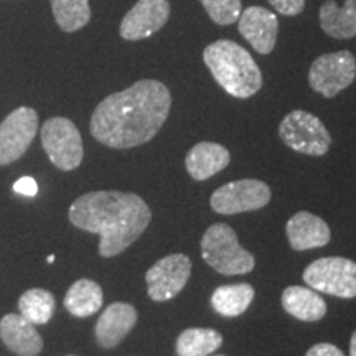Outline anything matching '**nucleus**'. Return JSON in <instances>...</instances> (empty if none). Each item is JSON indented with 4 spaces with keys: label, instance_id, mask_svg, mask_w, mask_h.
I'll use <instances>...</instances> for the list:
<instances>
[{
    "label": "nucleus",
    "instance_id": "cd10ccee",
    "mask_svg": "<svg viewBox=\"0 0 356 356\" xmlns=\"http://www.w3.org/2000/svg\"><path fill=\"white\" fill-rule=\"evenodd\" d=\"M305 356H345L338 346L332 343H317L307 351Z\"/></svg>",
    "mask_w": 356,
    "mask_h": 356
},
{
    "label": "nucleus",
    "instance_id": "aec40b11",
    "mask_svg": "<svg viewBox=\"0 0 356 356\" xmlns=\"http://www.w3.org/2000/svg\"><path fill=\"white\" fill-rule=\"evenodd\" d=\"M104 296L97 282L91 279H79L68 289L65 296V307L71 315L86 318L95 315L102 307Z\"/></svg>",
    "mask_w": 356,
    "mask_h": 356
},
{
    "label": "nucleus",
    "instance_id": "0eeeda50",
    "mask_svg": "<svg viewBox=\"0 0 356 356\" xmlns=\"http://www.w3.org/2000/svg\"><path fill=\"white\" fill-rule=\"evenodd\" d=\"M42 145L50 162L60 170L70 172L81 165L84 155L81 134L70 119H48L42 127Z\"/></svg>",
    "mask_w": 356,
    "mask_h": 356
},
{
    "label": "nucleus",
    "instance_id": "412c9836",
    "mask_svg": "<svg viewBox=\"0 0 356 356\" xmlns=\"http://www.w3.org/2000/svg\"><path fill=\"white\" fill-rule=\"evenodd\" d=\"M254 300V287L249 284L221 286L211 293V305L222 317H239Z\"/></svg>",
    "mask_w": 356,
    "mask_h": 356
},
{
    "label": "nucleus",
    "instance_id": "c756f323",
    "mask_svg": "<svg viewBox=\"0 0 356 356\" xmlns=\"http://www.w3.org/2000/svg\"><path fill=\"white\" fill-rule=\"evenodd\" d=\"M48 262H50V264H51V262H55V256H48V259H47Z\"/></svg>",
    "mask_w": 356,
    "mask_h": 356
},
{
    "label": "nucleus",
    "instance_id": "39448f33",
    "mask_svg": "<svg viewBox=\"0 0 356 356\" xmlns=\"http://www.w3.org/2000/svg\"><path fill=\"white\" fill-rule=\"evenodd\" d=\"M279 136L284 144L296 152L320 157L328 152L332 145V136L317 115L307 111L296 109L282 119L279 126Z\"/></svg>",
    "mask_w": 356,
    "mask_h": 356
},
{
    "label": "nucleus",
    "instance_id": "4468645a",
    "mask_svg": "<svg viewBox=\"0 0 356 356\" xmlns=\"http://www.w3.org/2000/svg\"><path fill=\"white\" fill-rule=\"evenodd\" d=\"M137 323L136 307L126 302H114L102 312L95 327L97 343L102 348H114L126 338Z\"/></svg>",
    "mask_w": 356,
    "mask_h": 356
},
{
    "label": "nucleus",
    "instance_id": "9d476101",
    "mask_svg": "<svg viewBox=\"0 0 356 356\" xmlns=\"http://www.w3.org/2000/svg\"><path fill=\"white\" fill-rule=\"evenodd\" d=\"M38 132V114L32 108H19L0 122V165L19 160Z\"/></svg>",
    "mask_w": 356,
    "mask_h": 356
},
{
    "label": "nucleus",
    "instance_id": "a878e982",
    "mask_svg": "<svg viewBox=\"0 0 356 356\" xmlns=\"http://www.w3.org/2000/svg\"><path fill=\"white\" fill-rule=\"evenodd\" d=\"M274 10L286 17H297L304 12L305 0H269Z\"/></svg>",
    "mask_w": 356,
    "mask_h": 356
},
{
    "label": "nucleus",
    "instance_id": "f257e3e1",
    "mask_svg": "<svg viewBox=\"0 0 356 356\" xmlns=\"http://www.w3.org/2000/svg\"><path fill=\"white\" fill-rule=\"evenodd\" d=\"M172 108L168 88L157 79H140L102 99L91 118L92 137L111 149H132L152 140Z\"/></svg>",
    "mask_w": 356,
    "mask_h": 356
},
{
    "label": "nucleus",
    "instance_id": "6e6552de",
    "mask_svg": "<svg viewBox=\"0 0 356 356\" xmlns=\"http://www.w3.org/2000/svg\"><path fill=\"white\" fill-rule=\"evenodd\" d=\"M356 78V58L348 50L318 56L310 66L309 84L323 97H335Z\"/></svg>",
    "mask_w": 356,
    "mask_h": 356
},
{
    "label": "nucleus",
    "instance_id": "ddd939ff",
    "mask_svg": "<svg viewBox=\"0 0 356 356\" xmlns=\"http://www.w3.org/2000/svg\"><path fill=\"white\" fill-rule=\"evenodd\" d=\"M238 30L257 53L269 55V53H273L275 43H277V15L259 6L248 7L239 15Z\"/></svg>",
    "mask_w": 356,
    "mask_h": 356
},
{
    "label": "nucleus",
    "instance_id": "c85d7f7f",
    "mask_svg": "<svg viewBox=\"0 0 356 356\" xmlns=\"http://www.w3.org/2000/svg\"><path fill=\"white\" fill-rule=\"evenodd\" d=\"M350 356H356V332L351 335L350 340Z\"/></svg>",
    "mask_w": 356,
    "mask_h": 356
},
{
    "label": "nucleus",
    "instance_id": "a211bd4d",
    "mask_svg": "<svg viewBox=\"0 0 356 356\" xmlns=\"http://www.w3.org/2000/svg\"><path fill=\"white\" fill-rule=\"evenodd\" d=\"M284 310L302 322H318L327 315V304L317 291L310 287L291 286L280 297Z\"/></svg>",
    "mask_w": 356,
    "mask_h": 356
},
{
    "label": "nucleus",
    "instance_id": "dca6fc26",
    "mask_svg": "<svg viewBox=\"0 0 356 356\" xmlns=\"http://www.w3.org/2000/svg\"><path fill=\"white\" fill-rule=\"evenodd\" d=\"M0 338L19 356H37L43 350V340L35 325L17 314H8L0 320Z\"/></svg>",
    "mask_w": 356,
    "mask_h": 356
},
{
    "label": "nucleus",
    "instance_id": "2eb2a0df",
    "mask_svg": "<svg viewBox=\"0 0 356 356\" xmlns=\"http://www.w3.org/2000/svg\"><path fill=\"white\" fill-rule=\"evenodd\" d=\"M286 233L293 251H309L330 243L332 231L322 218L309 211L296 213L287 221Z\"/></svg>",
    "mask_w": 356,
    "mask_h": 356
},
{
    "label": "nucleus",
    "instance_id": "423d86ee",
    "mask_svg": "<svg viewBox=\"0 0 356 356\" xmlns=\"http://www.w3.org/2000/svg\"><path fill=\"white\" fill-rule=\"evenodd\" d=\"M305 284L314 291L340 299L356 297V262L346 257H320L304 270Z\"/></svg>",
    "mask_w": 356,
    "mask_h": 356
},
{
    "label": "nucleus",
    "instance_id": "7ed1b4c3",
    "mask_svg": "<svg viewBox=\"0 0 356 356\" xmlns=\"http://www.w3.org/2000/svg\"><path fill=\"white\" fill-rule=\"evenodd\" d=\"M203 61L216 83L238 99H248L262 88V73L246 48L231 40H218L203 51Z\"/></svg>",
    "mask_w": 356,
    "mask_h": 356
},
{
    "label": "nucleus",
    "instance_id": "4be33fe9",
    "mask_svg": "<svg viewBox=\"0 0 356 356\" xmlns=\"http://www.w3.org/2000/svg\"><path fill=\"white\" fill-rule=\"evenodd\" d=\"M222 345V335L213 328H186L177 338L178 356H208Z\"/></svg>",
    "mask_w": 356,
    "mask_h": 356
},
{
    "label": "nucleus",
    "instance_id": "b1692460",
    "mask_svg": "<svg viewBox=\"0 0 356 356\" xmlns=\"http://www.w3.org/2000/svg\"><path fill=\"white\" fill-rule=\"evenodd\" d=\"M20 315L33 325L48 323L55 312V297L44 289H30L19 300Z\"/></svg>",
    "mask_w": 356,
    "mask_h": 356
},
{
    "label": "nucleus",
    "instance_id": "bb28decb",
    "mask_svg": "<svg viewBox=\"0 0 356 356\" xmlns=\"http://www.w3.org/2000/svg\"><path fill=\"white\" fill-rule=\"evenodd\" d=\"M13 191L24 197H35L38 193V184L32 177H22L13 184Z\"/></svg>",
    "mask_w": 356,
    "mask_h": 356
},
{
    "label": "nucleus",
    "instance_id": "20e7f679",
    "mask_svg": "<svg viewBox=\"0 0 356 356\" xmlns=\"http://www.w3.org/2000/svg\"><path fill=\"white\" fill-rule=\"evenodd\" d=\"M202 256L208 266L225 275L248 274L256 266L254 256L241 248L234 229L225 222H216L203 234Z\"/></svg>",
    "mask_w": 356,
    "mask_h": 356
},
{
    "label": "nucleus",
    "instance_id": "7c9ffc66",
    "mask_svg": "<svg viewBox=\"0 0 356 356\" xmlns=\"http://www.w3.org/2000/svg\"><path fill=\"white\" fill-rule=\"evenodd\" d=\"M218 356H222V355H218Z\"/></svg>",
    "mask_w": 356,
    "mask_h": 356
},
{
    "label": "nucleus",
    "instance_id": "393cba45",
    "mask_svg": "<svg viewBox=\"0 0 356 356\" xmlns=\"http://www.w3.org/2000/svg\"><path fill=\"white\" fill-rule=\"evenodd\" d=\"M216 25L228 26L238 22L243 12L241 0H200Z\"/></svg>",
    "mask_w": 356,
    "mask_h": 356
},
{
    "label": "nucleus",
    "instance_id": "f8f14e48",
    "mask_svg": "<svg viewBox=\"0 0 356 356\" xmlns=\"http://www.w3.org/2000/svg\"><path fill=\"white\" fill-rule=\"evenodd\" d=\"M170 12L172 7L168 0H139L122 19L119 33L129 42L152 37L165 26Z\"/></svg>",
    "mask_w": 356,
    "mask_h": 356
},
{
    "label": "nucleus",
    "instance_id": "9b49d317",
    "mask_svg": "<svg viewBox=\"0 0 356 356\" xmlns=\"http://www.w3.org/2000/svg\"><path fill=\"white\" fill-rule=\"evenodd\" d=\"M191 261L185 254L162 257L147 270L145 282L149 297L155 302H165L178 296L188 282Z\"/></svg>",
    "mask_w": 356,
    "mask_h": 356
},
{
    "label": "nucleus",
    "instance_id": "5701e85b",
    "mask_svg": "<svg viewBox=\"0 0 356 356\" xmlns=\"http://www.w3.org/2000/svg\"><path fill=\"white\" fill-rule=\"evenodd\" d=\"M53 17L66 33H73L88 25L91 19L89 0H50Z\"/></svg>",
    "mask_w": 356,
    "mask_h": 356
},
{
    "label": "nucleus",
    "instance_id": "f03ea898",
    "mask_svg": "<svg viewBox=\"0 0 356 356\" xmlns=\"http://www.w3.org/2000/svg\"><path fill=\"white\" fill-rule=\"evenodd\" d=\"M68 216L76 228L101 236L102 257H114L149 228L152 211L139 195L101 190L74 200Z\"/></svg>",
    "mask_w": 356,
    "mask_h": 356
},
{
    "label": "nucleus",
    "instance_id": "1a4fd4ad",
    "mask_svg": "<svg viewBox=\"0 0 356 356\" xmlns=\"http://www.w3.org/2000/svg\"><path fill=\"white\" fill-rule=\"evenodd\" d=\"M269 202V185L256 178H243L220 186L211 195L210 204L218 215H239L261 210Z\"/></svg>",
    "mask_w": 356,
    "mask_h": 356
},
{
    "label": "nucleus",
    "instance_id": "6ab92c4d",
    "mask_svg": "<svg viewBox=\"0 0 356 356\" xmlns=\"http://www.w3.org/2000/svg\"><path fill=\"white\" fill-rule=\"evenodd\" d=\"M320 26L328 37L348 40L356 37V0H345L338 7L335 0H327L318 12Z\"/></svg>",
    "mask_w": 356,
    "mask_h": 356
},
{
    "label": "nucleus",
    "instance_id": "f3484780",
    "mask_svg": "<svg viewBox=\"0 0 356 356\" xmlns=\"http://www.w3.org/2000/svg\"><path fill=\"white\" fill-rule=\"evenodd\" d=\"M229 150L215 142H200L186 154L185 167L193 180L203 181L229 165Z\"/></svg>",
    "mask_w": 356,
    "mask_h": 356
}]
</instances>
